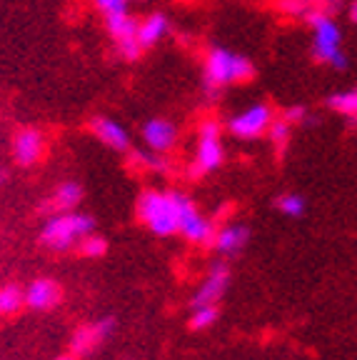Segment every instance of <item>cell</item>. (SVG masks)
<instances>
[{"mask_svg":"<svg viewBox=\"0 0 357 360\" xmlns=\"http://www.w3.org/2000/svg\"><path fill=\"white\" fill-rule=\"evenodd\" d=\"M257 75V68L245 53H238L225 45H210L202 58L200 85L210 101L233 88V85H245Z\"/></svg>","mask_w":357,"mask_h":360,"instance_id":"6da1fadb","label":"cell"},{"mask_svg":"<svg viewBox=\"0 0 357 360\" xmlns=\"http://www.w3.org/2000/svg\"><path fill=\"white\" fill-rule=\"evenodd\" d=\"M178 193L180 191H162V188H145L140 191L135 200V215L140 225L157 238L178 236L180 213H178Z\"/></svg>","mask_w":357,"mask_h":360,"instance_id":"7a4b0ae2","label":"cell"},{"mask_svg":"<svg viewBox=\"0 0 357 360\" xmlns=\"http://www.w3.org/2000/svg\"><path fill=\"white\" fill-rule=\"evenodd\" d=\"M90 233H95V218L90 213H80V210L56 213L43 220L38 243L51 253H67V250H75Z\"/></svg>","mask_w":357,"mask_h":360,"instance_id":"3957f363","label":"cell"},{"mask_svg":"<svg viewBox=\"0 0 357 360\" xmlns=\"http://www.w3.org/2000/svg\"><path fill=\"white\" fill-rule=\"evenodd\" d=\"M307 28L313 33V43H310V53H313V60L320 65H327L332 70H345L350 65L345 53V45H342V28L335 18H327L323 13H310L305 18Z\"/></svg>","mask_w":357,"mask_h":360,"instance_id":"277c9868","label":"cell"},{"mask_svg":"<svg viewBox=\"0 0 357 360\" xmlns=\"http://www.w3.org/2000/svg\"><path fill=\"white\" fill-rule=\"evenodd\" d=\"M223 120L218 118H202L197 125V141L195 153L188 165L190 180H202L212 175L215 170L223 168L225 163V143H223Z\"/></svg>","mask_w":357,"mask_h":360,"instance_id":"5b68a950","label":"cell"},{"mask_svg":"<svg viewBox=\"0 0 357 360\" xmlns=\"http://www.w3.org/2000/svg\"><path fill=\"white\" fill-rule=\"evenodd\" d=\"M275 118H278V115H275L270 103H252V105L233 112L223 123V128L228 130V135L235 138V141L255 143L268 135V128Z\"/></svg>","mask_w":357,"mask_h":360,"instance_id":"8992f818","label":"cell"},{"mask_svg":"<svg viewBox=\"0 0 357 360\" xmlns=\"http://www.w3.org/2000/svg\"><path fill=\"white\" fill-rule=\"evenodd\" d=\"M178 213H180L178 236H183L190 245H210L218 225L212 223L207 215H202L195 202H193V198L183 191L178 193Z\"/></svg>","mask_w":357,"mask_h":360,"instance_id":"52a82bcc","label":"cell"},{"mask_svg":"<svg viewBox=\"0 0 357 360\" xmlns=\"http://www.w3.org/2000/svg\"><path fill=\"white\" fill-rule=\"evenodd\" d=\"M115 330H117V321L112 318V315H105V318H95V321H90V323H83V326L75 328L73 335H70L67 353L75 355L78 360L88 358V355H93L103 343H108Z\"/></svg>","mask_w":357,"mask_h":360,"instance_id":"ba28073f","label":"cell"},{"mask_svg":"<svg viewBox=\"0 0 357 360\" xmlns=\"http://www.w3.org/2000/svg\"><path fill=\"white\" fill-rule=\"evenodd\" d=\"M45 148H48V138L40 128L35 125H22L13 133L11 141V155L13 163L18 168H35L45 158Z\"/></svg>","mask_w":357,"mask_h":360,"instance_id":"9c48e42d","label":"cell"},{"mask_svg":"<svg viewBox=\"0 0 357 360\" xmlns=\"http://www.w3.org/2000/svg\"><path fill=\"white\" fill-rule=\"evenodd\" d=\"M105 30L110 35L112 45H115L117 58H123L128 63H135L143 58V48L138 45V18L133 13L105 20Z\"/></svg>","mask_w":357,"mask_h":360,"instance_id":"30bf717a","label":"cell"},{"mask_svg":"<svg viewBox=\"0 0 357 360\" xmlns=\"http://www.w3.org/2000/svg\"><path fill=\"white\" fill-rule=\"evenodd\" d=\"M140 138L145 143V148L155 155H168L178 148L180 143V128L170 118L162 115H152L145 123L140 125Z\"/></svg>","mask_w":357,"mask_h":360,"instance_id":"8fae6325","label":"cell"},{"mask_svg":"<svg viewBox=\"0 0 357 360\" xmlns=\"http://www.w3.org/2000/svg\"><path fill=\"white\" fill-rule=\"evenodd\" d=\"M230 285V268L225 260H215V263L207 268V273L202 276L200 285L193 292V308H200V305H218L225 298Z\"/></svg>","mask_w":357,"mask_h":360,"instance_id":"7c38bea8","label":"cell"},{"mask_svg":"<svg viewBox=\"0 0 357 360\" xmlns=\"http://www.w3.org/2000/svg\"><path fill=\"white\" fill-rule=\"evenodd\" d=\"M22 300H25V308L35 310V313H51L63 303V285L56 278L48 276L33 278L22 288Z\"/></svg>","mask_w":357,"mask_h":360,"instance_id":"4fadbf2b","label":"cell"},{"mask_svg":"<svg viewBox=\"0 0 357 360\" xmlns=\"http://www.w3.org/2000/svg\"><path fill=\"white\" fill-rule=\"evenodd\" d=\"M88 130L93 133L95 141L115 153H130V148H133L130 130L123 123H117L115 118H110V115H93L88 120Z\"/></svg>","mask_w":357,"mask_h":360,"instance_id":"5bb4252c","label":"cell"},{"mask_svg":"<svg viewBox=\"0 0 357 360\" xmlns=\"http://www.w3.org/2000/svg\"><path fill=\"white\" fill-rule=\"evenodd\" d=\"M250 243V228L245 223H225L215 228L210 248L220 258H233V255L242 253Z\"/></svg>","mask_w":357,"mask_h":360,"instance_id":"9a60e30c","label":"cell"},{"mask_svg":"<svg viewBox=\"0 0 357 360\" xmlns=\"http://www.w3.org/2000/svg\"><path fill=\"white\" fill-rule=\"evenodd\" d=\"M83 195L85 191L78 180H63V183H58L53 188V193L40 205V210L45 213V218L56 213H73V210H78L80 202H83Z\"/></svg>","mask_w":357,"mask_h":360,"instance_id":"2e32d148","label":"cell"},{"mask_svg":"<svg viewBox=\"0 0 357 360\" xmlns=\"http://www.w3.org/2000/svg\"><path fill=\"white\" fill-rule=\"evenodd\" d=\"M170 33V18L162 11L148 13L143 20H138V45L143 48V53L155 48L157 43L168 38Z\"/></svg>","mask_w":357,"mask_h":360,"instance_id":"e0dca14e","label":"cell"},{"mask_svg":"<svg viewBox=\"0 0 357 360\" xmlns=\"http://www.w3.org/2000/svg\"><path fill=\"white\" fill-rule=\"evenodd\" d=\"M325 105L327 110H332L335 115L345 118L347 123L357 125V88H345V90H335L325 98Z\"/></svg>","mask_w":357,"mask_h":360,"instance_id":"ac0fdd59","label":"cell"},{"mask_svg":"<svg viewBox=\"0 0 357 360\" xmlns=\"http://www.w3.org/2000/svg\"><path fill=\"white\" fill-rule=\"evenodd\" d=\"M270 141V146H273L275 155L283 160L285 153H287V148H290V141H292V125L285 123L283 118H275L273 123H270L268 128V135H265Z\"/></svg>","mask_w":357,"mask_h":360,"instance_id":"d6986e66","label":"cell"},{"mask_svg":"<svg viewBox=\"0 0 357 360\" xmlns=\"http://www.w3.org/2000/svg\"><path fill=\"white\" fill-rule=\"evenodd\" d=\"M22 308H25L22 288L18 285V283H3V285H0V318L20 313Z\"/></svg>","mask_w":357,"mask_h":360,"instance_id":"ffe728a7","label":"cell"},{"mask_svg":"<svg viewBox=\"0 0 357 360\" xmlns=\"http://www.w3.org/2000/svg\"><path fill=\"white\" fill-rule=\"evenodd\" d=\"M220 321V308L218 305H200V308H193L190 310V318H188V326L190 330H210L215 323Z\"/></svg>","mask_w":357,"mask_h":360,"instance_id":"44dd1931","label":"cell"},{"mask_svg":"<svg viewBox=\"0 0 357 360\" xmlns=\"http://www.w3.org/2000/svg\"><path fill=\"white\" fill-rule=\"evenodd\" d=\"M275 208L278 213H283L285 218H302L307 210V200L300 193H283L275 198Z\"/></svg>","mask_w":357,"mask_h":360,"instance_id":"7402d4cb","label":"cell"},{"mask_svg":"<svg viewBox=\"0 0 357 360\" xmlns=\"http://www.w3.org/2000/svg\"><path fill=\"white\" fill-rule=\"evenodd\" d=\"M75 250H78V255H83V258H88V260L105 258V253H108V238L95 231V233H90L88 238H83V243H80Z\"/></svg>","mask_w":357,"mask_h":360,"instance_id":"603a6c76","label":"cell"},{"mask_svg":"<svg viewBox=\"0 0 357 360\" xmlns=\"http://www.w3.org/2000/svg\"><path fill=\"white\" fill-rule=\"evenodd\" d=\"M278 11L290 20H305L313 13V0H278Z\"/></svg>","mask_w":357,"mask_h":360,"instance_id":"cb8c5ba5","label":"cell"},{"mask_svg":"<svg viewBox=\"0 0 357 360\" xmlns=\"http://www.w3.org/2000/svg\"><path fill=\"white\" fill-rule=\"evenodd\" d=\"M90 3H93L95 11L103 15V20H110V18H117V15H125V13H130L125 0H90Z\"/></svg>","mask_w":357,"mask_h":360,"instance_id":"d4e9b609","label":"cell"},{"mask_svg":"<svg viewBox=\"0 0 357 360\" xmlns=\"http://www.w3.org/2000/svg\"><path fill=\"white\" fill-rule=\"evenodd\" d=\"M133 160L140 165V168H145V170H155V173H165L168 170V163H165V158L162 155H155V153H133Z\"/></svg>","mask_w":357,"mask_h":360,"instance_id":"484cf974","label":"cell"},{"mask_svg":"<svg viewBox=\"0 0 357 360\" xmlns=\"http://www.w3.org/2000/svg\"><path fill=\"white\" fill-rule=\"evenodd\" d=\"M280 118H283L285 123H290L292 128H295V125H302V123H307V120H310V108L302 105V103H295V105H287V108H285Z\"/></svg>","mask_w":357,"mask_h":360,"instance_id":"4316f807","label":"cell"},{"mask_svg":"<svg viewBox=\"0 0 357 360\" xmlns=\"http://www.w3.org/2000/svg\"><path fill=\"white\" fill-rule=\"evenodd\" d=\"M345 6H347V0H313V11L323 13V15H327V18H337Z\"/></svg>","mask_w":357,"mask_h":360,"instance_id":"83f0119b","label":"cell"},{"mask_svg":"<svg viewBox=\"0 0 357 360\" xmlns=\"http://www.w3.org/2000/svg\"><path fill=\"white\" fill-rule=\"evenodd\" d=\"M345 15H347V20H350L352 25H357V0H347Z\"/></svg>","mask_w":357,"mask_h":360,"instance_id":"f1b7e54d","label":"cell"},{"mask_svg":"<svg viewBox=\"0 0 357 360\" xmlns=\"http://www.w3.org/2000/svg\"><path fill=\"white\" fill-rule=\"evenodd\" d=\"M6 183H8V170L3 168V165H0V188L6 186Z\"/></svg>","mask_w":357,"mask_h":360,"instance_id":"f546056e","label":"cell"},{"mask_svg":"<svg viewBox=\"0 0 357 360\" xmlns=\"http://www.w3.org/2000/svg\"><path fill=\"white\" fill-rule=\"evenodd\" d=\"M53 360H78L75 355H70V353H63V355H58V358H53Z\"/></svg>","mask_w":357,"mask_h":360,"instance_id":"4dcf8cb0","label":"cell"},{"mask_svg":"<svg viewBox=\"0 0 357 360\" xmlns=\"http://www.w3.org/2000/svg\"><path fill=\"white\" fill-rule=\"evenodd\" d=\"M125 3H130V0H125Z\"/></svg>","mask_w":357,"mask_h":360,"instance_id":"1f68e13d","label":"cell"}]
</instances>
